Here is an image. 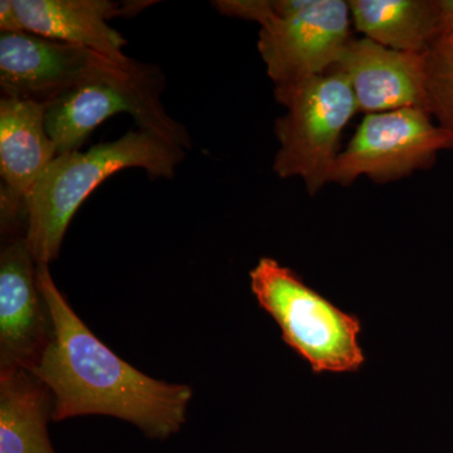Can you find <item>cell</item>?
Segmentation results:
<instances>
[{
	"label": "cell",
	"mask_w": 453,
	"mask_h": 453,
	"mask_svg": "<svg viewBox=\"0 0 453 453\" xmlns=\"http://www.w3.org/2000/svg\"><path fill=\"white\" fill-rule=\"evenodd\" d=\"M426 55L387 49L365 37L349 42L332 70L342 74L353 89L357 111L405 107L428 111Z\"/></svg>",
	"instance_id": "30bf717a"
},
{
	"label": "cell",
	"mask_w": 453,
	"mask_h": 453,
	"mask_svg": "<svg viewBox=\"0 0 453 453\" xmlns=\"http://www.w3.org/2000/svg\"><path fill=\"white\" fill-rule=\"evenodd\" d=\"M25 237L0 253V372L31 371L50 339V319Z\"/></svg>",
	"instance_id": "9c48e42d"
},
{
	"label": "cell",
	"mask_w": 453,
	"mask_h": 453,
	"mask_svg": "<svg viewBox=\"0 0 453 453\" xmlns=\"http://www.w3.org/2000/svg\"><path fill=\"white\" fill-rule=\"evenodd\" d=\"M46 110L47 104L26 98L0 101L3 225L26 219L27 196L58 155L47 133Z\"/></svg>",
	"instance_id": "8fae6325"
},
{
	"label": "cell",
	"mask_w": 453,
	"mask_h": 453,
	"mask_svg": "<svg viewBox=\"0 0 453 453\" xmlns=\"http://www.w3.org/2000/svg\"><path fill=\"white\" fill-rule=\"evenodd\" d=\"M427 109L453 136V33L441 35L426 55Z\"/></svg>",
	"instance_id": "9a60e30c"
},
{
	"label": "cell",
	"mask_w": 453,
	"mask_h": 453,
	"mask_svg": "<svg viewBox=\"0 0 453 453\" xmlns=\"http://www.w3.org/2000/svg\"><path fill=\"white\" fill-rule=\"evenodd\" d=\"M258 305L275 320L282 340L312 372H357L365 363L362 321L348 314L276 259L262 257L250 273Z\"/></svg>",
	"instance_id": "277c9868"
},
{
	"label": "cell",
	"mask_w": 453,
	"mask_h": 453,
	"mask_svg": "<svg viewBox=\"0 0 453 453\" xmlns=\"http://www.w3.org/2000/svg\"><path fill=\"white\" fill-rule=\"evenodd\" d=\"M220 13L261 25L258 50L276 86L327 73L350 38L344 0H223Z\"/></svg>",
	"instance_id": "3957f363"
},
{
	"label": "cell",
	"mask_w": 453,
	"mask_h": 453,
	"mask_svg": "<svg viewBox=\"0 0 453 453\" xmlns=\"http://www.w3.org/2000/svg\"><path fill=\"white\" fill-rule=\"evenodd\" d=\"M115 65L119 64L94 50L50 40L35 33H2L0 35L3 97L47 104L67 89L100 76Z\"/></svg>",
	"instance_id": "ba28073f"
},
{
	"label": "cell",
	"mask_w": 453,
	"mask_h": 453,
	"mask_svg": "<svg viewBox=\"0 0 453 453\" xmlns=\"http://www.w3.org/2000/svg\"><path fill=\"white\" fill-rule=\"evenodd\" d=\"M348 3L357 31L387 49L426 55L442 35L437 2L350 0Z\"/></svg>",
	"instance_id": "4fadbf2b"
},
{
	"label": "cell",
	"mask_w": 453,
	"mask_h": 453,
	"mask_svg": "<svg viewBox=\"0 0 453 453\" xmlns=\"http://www.w3.org/2000/svg\"><path fill=\"white\" fill-rule=\"evenodd\" d=\"M449 35H451V33H449Z\"/></svg>",
	"instance_id": "e0dca14e"
},
{
	"label": "cell",
	"mask_w": 453,
	"mask_h": 453,
	"mask_svg": "<svg viewBox=\"0 0 453 453\" xmlns=\"http://www.w3.org/2000/svg\"><path fill=\"white\" fill-rule=\"evenodd\" d=\"M449 148H453V136L432 122L427 110L405 107L368 113L336 157L329 183L348 187L360 177L387 183L431 165Z\"/></svg>",
	"instance_id": "52a82bcc"
},
{
	"label": "cell",
	"mask_w": 453,
	"mask_h": 453,
	"mask_svg": "<svg viewBox=\"0 0 453 453\" xmlns=\"http://www.w3.org/2000/svg\"><path fill=\"white\" fill-rule=\"evenodd\" d=\"M52 396L28 371L0 372V453H56L49 436Z\"/></svg>",
	"instance_id": "5bb4252c"
},
{
	"label": "cell",
	"mask_w": 453,
	"mask_h": 453,
	"mask_svg": "<svg viewBox=\"0 0 453 453\" xmlns=\"http://www.w3.org/2000/svg\"><path fill=\"white\" fill-rule=\"evenodd\" d=\"M0 29H2V33L26 32L14 0L0 2Z\"/></svg>",
	"instance_id": "2e32d148"
},
{
	"label": "cell",
	"mask_w": 453,
	"mask_h": 453,
	"mask_svg": "<svg viewBox=\"0 0 453 453\" xmlns=\"http://www.w3.org/2000/svg\"><path fill=\"white\" fill-rule=\"evenodd\" d=\"M25 31L85 47L121 65L133 64L122 52L127 40L109 26L118 16L135 14L146 3L110 0H14Z\"/></svg>",
	"instance_id": "7c38bea8"
},
{
	"label": "cell",
	"mask_w": 453,
	"mask_h": 453,
	"mask_svg": "<svg viewBox=\"0 0 453 453\" xmlns=\"http://www.w3.org/2000/svg\"><path fill=\"white\" fill-rule=\"evenodd\" d=\"M37 280L49 310L50 339L32 375L52 396V419L107 416L139 428L151 440H168L187 421L193 390L155 380L104 344L57 288L49 265Z\"/></svg>",
	"instance_id": "6da1fadb"
},
{
	"label": "cell",
	"mask_w": 453,
	"mask_h": 453,
	"mask_svg": "<svg viewBox=\"0 0 453 453\" xmlns=\"http://www.w3.org/2000/svg\"><path fill=\"white\" fill-rule=\"evenodd\" d=\"M163 77L157 67L134 61L67 89L47 103L46 127L57 154L79 150L107 119L127 112L139 129L186 149L192 145L183 125L170 118L160 101Z\"/></svg>",
	"instance_id": "5b68a950"
},
{
	"label": "cell",
	"mask_w": 453,
	"mask_h": 453,
	"mask_svg": "<svg viewBox=\"0 0 453 453\" xmlns=\"http://www.w3.org/2000/svg\"><path fill=\"white\" fill-rule=\"evenodd\" d=\"M286 107L276 120L280 142L273 170L280 178H301L310 195L329 183L342 130L357 111L353 89L342 74L330 71L291 85L276 86Z\"/></svg>",
	"instance_id": "8992f818"
},
{
	"label": "cell",
	"mask_w": 453,
	"mask_h": 453,
	"mask_svg": "<svg viewBox=\"0 0 453 453\" xmlns=\"http://www.w3.org/2000/svg\"><path fill=\"white\" fill-rule=\"evenodd\" d=\"M184 149L145 130L57 155L26 199V241L38 265L58 257L74 214L98 186L124 169H142L153 178H172Z\"/></svg>",
	"instance_id": "7a4b0ae2"
}]
</instances>
